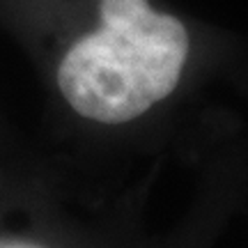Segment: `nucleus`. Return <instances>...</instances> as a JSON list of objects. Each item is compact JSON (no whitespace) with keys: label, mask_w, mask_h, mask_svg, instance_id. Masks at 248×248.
<instances>
[{"label":"nucleus","mask_w":248,"mask_h":248,"mask_svg":"<svg viewBox=\"0 0 248 248\" xmlns=\"http://www.w3.org/2000/svg\"><path fill=\"white\" fill-rule=\"evenodd\" d=\"M0 248H42V246L28 244V241H18V239H0Z\"/></svg>","instance_id":"2"},{"label":"nucleus","mask_w":248,"mask_h":248,"mask_svg":"<svg viewBox=\"0 0 248 248\" xmlns=\"http://www.w3.org/2000/svg\"><path fill=\"white\" fill-rule=\"evenodd\" d=\"M186 55L179 18L154 12L147 0H101V28L69 48L58 85L83 117L129 122L177 88Z\"/></svg>","instance_id":"1"}]
</instances>
